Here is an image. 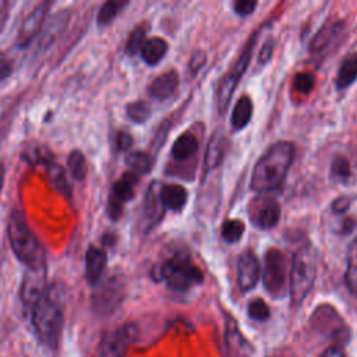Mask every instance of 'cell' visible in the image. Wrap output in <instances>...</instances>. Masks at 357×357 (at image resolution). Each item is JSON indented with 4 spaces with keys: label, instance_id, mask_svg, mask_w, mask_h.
Listing matches in <instances>:
<instances>
[{
    "label": "cell",
    "instance_id": "6da1fadb",
    "mask_svg": "<svg viewBox=\"0 0 357 357\" xmlns=\"http://www.w3.org/2000/svg\"><path fill=\"white\" fill-rule=\"evenodd\" d=\"M294 145L280 141L271 145L254 166L250 187L257 192H268L279 188L293 163Z\"/></svg>",
    "mask_w": 357,
    "mask_h": 357
},
{
    "label": "cell",
    "instance_id": "7a4b0ae2",
    "mask_svg": "<svg viewBox=\"0 0 357 357\" xmlns=\"http://www.w3.org/2000/svg\"><path fill=\"white\" fill-rule=\"evenodd\" d=\"M11 250L17 259L32 272H46V254L42 243L31 230L24 213L13 211L7 226Z\"/></svg>",
    "mask_w": 357,
    "mask_h": 357
},
{
    "label": "cell",
    "instance_id": "3957f363",
    "mask_svg": "<svg viewBox=\"0 0 357 357\" xmlns=\"http://www.w3.org/2000/svg\"><path fill=\"white\" fill-rule=\"evenodd\" d=\"M318 272V254L312 244L305 243L293 255L289 275V291L293 304H301L310 294Z\"/></svg>",
    "mask_w": 357,
    "mask_h": 357
},
{
    "label": "cell",
    "instance_id": "277c9868",
    "mask_svg": "<svg viewBox=\"0 0 357 357\" xmlns=\"http://www.w3.org/2000/svg\"><path fill=\"white\" fill-rule=\"evenodd\" d=\"M32 325L38 339L47 347L57 346L63 328V308L47 291L31 307Z\"/></svg>",
    "mask_w": 357,
    "mask_h": 357
},
{
    "label": "cell",
    "instance_id": "5b68a950",
    "mask_svg": "<svg viewBox=\"0 0 357 357\" xmlns=\"http://www.w3.org/2000/svg\"><path fill=\"white\" fill-rule=\"evenodd\" d=\"M160 278L166 284L177 291L188 290L194 284L204 280L202 271L187 255H174L169 258L160 268Z\"/></svg>",
    "mask_w": 357,
    "mask_h": 357
},
{
    "label": "cell",
    "instance_id": "8992f818",
    "mask_svg": "<svg viewBox=\"0 0 357 357\" xmlns=\"http://www.w3.org/2000/svg\"><path fill=\"white\" fill-rule=\"evenodd\" d=\"M257 39H258V32H254L252 36H250V39L244 45L241 53L236 59V61L231 66L230 71H227V74L222 78V81H220V84L218 86L216 103H218V110H219L220 114H223L226 112V109L229 107L231 96H233V93H234V91H236L241 77L244 75V73H245V70H247V67L250 64V60H251V56H252L255 43H257Z\"/></svg>",
    "mask_w": 357,
    "mask_h": 357
},
{
    "label": "cell",
    "instance_id": "52a82bcc",
    "mask_svg": "<svg viewBox=\"0 0 357 357\" xmlns=\"http://www.w3.org/2000/svg\"><path fill=\"white\" fill-rule=\"evenodd\" d=\"M262 283L266 291L276 298L283 297L289 289L286 258L283 252L278 248L268 250L264 257Z\"/></svg>",
    "mask_w": 357,
    "mask_h": 357
},
{
    "label": "cell",
    "instance_id": "ba28073f",
    "mask_svg": "<svg viewBox=\"0 0 357 357\" xmlns=\"http://www.w3.org/2000/svg\"><path fill=\"white\" fill-rule=\"evenodd\" d=\"M138 183V174L132 172H126L112 187L109 198V216L112 219L120 218L123 212V205L130 201L135 194V185Z\"/></svg>",
    "mask_w": 357,
    "mask_h": 357
},
{
    "label": "cell",
    "instance_id": "9c48e42d",
    "mask_svg": "<svg viewBox=\"0 0 357 357\" xmlns=\"http://www.w3.org/2000/svg\"><path fill=\"white\" fill-rule=\"evenodd\" d=\"M134 335L135 326L131 324H126L109 332L99 344V357H123Z\"/></svg>",
    "mask_w": 357,
    "mask_h": 357
},
{
    "label": "cell",
    "instance_id": "30bf717a",
    "mask_svg": "<svg viewBox=\"0 0 357 357\" xmlns=\"http://www.w3.org/2000/svg\"><path fill=\"white\" fill-rule=\"evenodd\" d=\"M49 7H50V3H40L24 18L15 39V45L20 49L29 46L33 38L40 32L45 24Z\"/></svg>",
    "mask_w": 357,
    "mask_h": 357
},
{
    "label": "cell",
    "instance_id": "8fae6325",
    "mask_svg": "<svg viewBox=\"0 0 357 357\" xmlns=\"http://www.w3.org/2000/svg\"><path fill=\"white\" fill-rule=\"evenodd\" d=\"M160 185L159 183H152L145 194L141 213V227L144 231L153 229L163 218L165 206L160 201Z\"/></svg>",
    "mask_w": 357,
    "mask_h": 357
},
{
    "label": "cell",
    "instance_id": "7c38bea8",
    "mask_svg": "<svg viewBox=\"0 0 357 357\" xmlns=\"http://www.w3.org/2000/svg\"><path fill=\"white\" fill-rule=\"evenodd\" d=\"M98 286L99 289L93 294V307L100 314H109L123 300V286L114 278Z\"/></svg>",
    "mask_w": 357,
    "mask_h": 357
},
{
    "label": "cell",
    "instance_id": "4fadbf2b",
    "mask_svg": "<svg viewBox=\"0 0 357 357\" xmlns=\"http://www.w3.org/2000/svg\"><path fill=\"white\" fill-rule=\"evenodd\" d=\"M261 276V265L257 255L251 251H245L240 255L237 264V282L243 291L254 289Z\"/></svg>",
    "mask_w": 357,
    "mask_h": 357
},
{
    "label": "cell",
    "instance_id": "5bb4252c",
    "mask_svg": "<svg viewBox=\"0 0 357 357\" xmlns=\"http://www.w3.org/2000/svg\"><path fill=\"white\" fill-rule=\"evenodd\" d=\"M107 265V255L105 250L89 245L85 252V276L89 284L98 286L102 280Z\"/></svg>",
    "mask_w": 357,
    "mask_h": 357
},
{
    "label": "cell",
    "instance_id": "9a60e30c",
    "mask_svg": "<svg viewBox=\"0 0 357 357\" xmlns=\"http://www.w3.org/2000/svg\"><path fill=\"white\" fill-rule=\"evenodd\" d=\"M45 278L46 272L28 271L25 275L21 286V298L28 308H31L47 291Z\"/></svg>",
    "mask_w": 357,
    "mask_h": 357
},
{
    "label": "cell",
    "instance_id": "2e32d148",
    "mask_svg": "<svg viewBox=\"0 0 357 357\" xmlns=\"http://www.w3.org/2000/svg\"><path fill=\"white\" fill-rule=\"evenodd\" d=\"M180 77L176 70H169L158 75L148 86L149 95L158 100H166L170 98L178 88Z\"/></svg>",
    "mask_w": 357,
    "mask_h": 357
},
{
    "label": "cell",
    "instance_id": "e0dca14e",
    "mask_svg": "<svg viewBox=\"0 0 357 357\" xmlns=\"http://www.w3.org/2000/svg\"><path fill=\"white\" fill-rule=\"evenodd\" d=\"M188 199L187 190L180 184H162L160 185V201L165 209L180 212Z\"/></svg>",
    "mask_w": 357,
    "mask_h": 357
},
{
    "label": "cell",
    "instance_id": "ac0fdd59",
    "mask_svg": "<svg viewBox=\"0 0 357 357\" xmlns=\"http://www.w3.org/2000/svg\"><path fill=\"white\" fill-rule=\"evenodd\" d=\"M342 28H343V24L340 21L328 22V24L322 25L310 42V52L319 53V52L325 50L332 43V40L340 35Z\"/></svg>",
    "mask_w": 357,
    "mask_h": 357
},
{
    "label": "cell",
    "instance_id": "d6986e66",
    "mask_svg": "<svg viewBox=\"0 0 357 357\" xmlns=\"http://www.w3.org/2000/svg\"><path fill=\"white\" fill-rule=\"evenodd\" d=\"M280 219V206L276 201L269 199L266 201L252 216L254 225L262 230L272 229L278 225Z\"/></svg>",
    "mask_w": 357,
    "mask_h": 357
},
{
    "label": "cell",
    "instance_id": "ffe728a7",
    "mask_svg": "<svg viewBox=\"0 0 357 357\" xmlns=\"http://www.w3.org/2000/svg\"><path fill=\"white\" fill-rule=\"evenodd\" d=\"M166 53H167V42L158 36L145 39V42L139 50L142 60L148 66H156L159 61H162V59L165 57Z\"/></svg>",
    "mask_w": 357,
    "mask_h": 357
},
{
    "label": "cell",
    "instance_id": "44dd1931",
    "mask_svg": "<svg viewBox=\"0 0 357 357\" xmlns=\"http://www.w3.org/2000/svg\"><path fill=\"white\" fill-rule=\"evenodd\" d=\"M225 145H226V138L222 132H215L208 145H206V151H205V169L213 170L215 167H218L223 159L225 155Z\"/></svg>",
    "mask_w": 357,
    "mask_h": 357
},
{
    "label": "cell",
    "instance_id": "7402d4cb",
    "mask_svg": "<svg viewBox=\"0 0 357 357\" xmlns=\"http://www.w3.org/2000/svg\"><path fill=\"white\" fill-rule=\"evenodd\" d=\"M357 79V53L347 54L337 70L336 86L337 89H346Z\"/></svg>",
    "mask_w": 357,
    "mask_h": 357
},
{
    "label": "cell",
    "instance_id": "603a6c76",
    "mask_svg": "<svg viewBox=\"0 0 357 357\" xmlns=\"http://www.w3.org/2000/svg\"><path fill=\"white\" fill-rule=\"evenodd\" d=\"M251 117H252V102L247 95H244L236 102L231 112L230 123L233 130H243L250 123Z\"/></svg>",
    "mask_w": 357,
    "mask_h": 357
},
{
    "label": "cell",
    "instance_id": "cb8c5ba5",
    "mask_svg": "<svg viewBox=\"0 0 357 357\" xmlns=\"http://www.w3.org/2000/svg\"><path fill=\"white\" fill-rule=\"evenodd\" d=\"M198 149V139L190 132L181 134L172 146V156L176 160H184L191 158Z\"/></svg>",
    "mask_w": 357,
    "mask_h": 357
},
{
    "label": "cell",
    "instance_id": "d4e9b609",
    "mask_svg": "<svg viewBox=\"0 0 357 357\" xmlns=\"http://www.w3.org/2000/svg\"><path fill=\"white\" fill-rule=\"evenodd\" d=\"M46 167H47V178L53 185V188L60 194L70 197L71 187H70V183L67 181V174L64 167H61L59 163H54V162H50L49 165H46Z\"/></svg>",
    "mask_w": 357,
    "mask_h": 357
},
{
    "label": "cell",
    "instance_id": "484cf974",
    "mask_svg": "<svg viewBox=\"0 0 357 357\" xmlns=\"http://www.w3.org/2000/svg\"><path fill=\"white\" fill-rule=\"evenodd\" d=\"M126 163L131 169L132 173L139 176V174H146L151 172V169L153 166V158L144 151H135V152H131L127 155Z\"/></svg>",
    "mask_w": 357,
    "mask_h": 357
},
{
    "label": "cell",
    "instance_id": "4316f807",
    "mask_svg": "<svg viewBox=\"0 0 357 357\" xmlns=\"http://www.w3.org/2000/svg\"><path fill=\"white\" fill-rule=\"evenodd\" d=\"M67 169L70 174L75 178L82 181L88 173V165L84 153L78 149H74L67 156Z\"/></svg>",
    "mask_w": 357,
    "mask_h": 357
},
{
    "label": "cell",
    "instance_id": "83f0119b",
    "mask_svg": "<svg viewBox=\"0 0 357 357\" xmlns=\"http://www.w3.org/2000/svg\"><path fill=\"white\" fill-rule=\"evenodd\" d=\"M127 6V1H106L102 4V7L99 8L96 21L99 26H106L109 25L116 17L117 14L121 11V8H124Z\"/></svg>",
    "mask_w": 357,
    "mask_h": 357
},
{
    "label": "cell",
    "instance_id": "f1b7e54d",
    "mask_svg": "<svg viewBox=\"0 0 357 357\" xmlns=\"http://www.w3.org/2000/svg\"><path fill=\"white\" fill-rule=\"evenodd\" d=\"M245 230V226L241 220L238 219H229L225 220L222 225V237L226 243L229 244H234L237 241H240V238L243 237V233Z\"/></svg>",
    "mask_w": 357,
    "mask_h": 357
},
{
    "label": "cell",
    "instance_id": "f546056e",
    "mask_svg": "<svg viewBox=\"0 0 357 357\" xmlns=\"http://www.w3.org/2000/svg\"><path fill=\"white\" fill-rule=\"evenodd\" d=\"M344 282L347 289L357 296V244H354L347 257V268L344 272Z\"/></svg>",
    "mask_w": 357,
    "mask_h": 357
},
{
    "label": "cell",
    "instance_id": "4dcf8cb0",
    "mask_svg": "<svg viewBox=\"0 0 357 357\" xmlns=\"http://www.w3.org/2000/svg\"><path fill=\"white\" fill-rule=\"evenodd\" d=\"M350 162L344 156H335L331 163V177L336 181L346 183L350 178Z\"/></svg>",
    "mask_w": 357,
    "mask_h": 357
},
{
    "label": "cell",
    "instance_id": "1f68e13d",
    "mask_svg": "<svg viewBox=\"0 0 357 357\" xmlns=\"http://www.w3.org/2000/svg\"><path fill=\"white\" fill-rule=\"evenodd\" d=\"M126 112H127L128 119L138 124L145 123L151 116V107L144 100H135V102L128 103L126 107Z\"/></svg>",
    "mask_w": 357,
    "mask_h": 357
},
{
    "label": "cell",
    "instance_id": "d6a6232c",
    "mask_svg": "<svg viewBox=\"0 0 357 357\" xmlns=\"http://www.w3.org/2000/svg\"><path fill=\"white\" fill-rule=\"evenodd\" d=\"M145 33H146V26L145 25H138L128 36L127 43H126V52L128 54H137L141 50V46L145 42Z\"/></svg>",
    "mask_w": 357,
    "mask_h": 357
},
{
    "label": "cell",
    "instance_id": "836d02e7",
    "mask_svg": "<svg viewBox=\"0 0 357 357\" xmlns=\"http://www.w3.org/2000/svg\"><path fill=\"white\" fill-rule=\"evenodd\" d=\"M24 158L32 163V165H49L52 160V155L49 153V151L46 148H40V146H31L24 152Z\"/></svg>",
    "mask_w": 357,
    "mask_h": 357
},
{
    "label": "cell",
    "instance_id": "e575fe53",
    "mask_svg": "<svg viewBox=\"0 0 357 357\" xmlns=\"http://www.w3.org/2000/svg\"><path fill=\"white\" fill-rule=\"evenodd\" d=\"M248 315L255 321H266L271 315V311L264 300L255 298L248 304Z\"/></svg>",
    "mask_w": 357,
    "mask_h": 357
},
{
    "label": "cell",
    "instance_id": "d590c367",
    "mask_svg": "<svg viewBox=\"0 0 357 357\" xmlns=\"http://www.w3.org/2000/svg\"><path fill=\"white\" fill-rule=\"evenodd\" d=\"M314 85H315V79H314V75L310 73L301 71V73H297L293 78V86L300 93L311 92Z\"/></svg>",
    "mask_w": 357,
    "mask_h": 357
},
{
    "label": "cell",
    "instance_id": "8d00e7d4",
    "mask_svg": "<svg viewBox=\"0 0 357 357\" xmlns=\"http://www.w3.org/2000/svg\"><path fill=\"white\" fill-rule=\"evenodd\" d=\"M206 63V54L202 50H198L192 54L188 63V77H194Z\"/></svg>",
    "mask_w": 357,
    "mask_h": 357
},
{
    "label": "cell",
    "instance_id": "74e56055",
    "mask_svg": "<svg viewBox=\"0 0 357 357\" xmlns=\"http://www.w3.org/2000/svg\"><path fill=\"white\" fill-rule=\"evenodd\" d=\"M255 7H257V1H252V0H238L233 4L236 14H238L240 17L250 15L255 10Z\"/></svg>",
    "mask_w": 357,
    "mask_h": 357
},
{
    "label": "cell",
    "instance_id": "f35d334b",
    "mask_svg": "<svg viewBox=\"0 0 357 357\" xmlns=\"http://www.w3.org/2000/svg\"><path fill=\"white\" fill-rule=\"evenodd\" d=\"M272 54H273V40H272V39H268V40L262 45V47H261V50H259V53H258V63H261V64L268 63V61L271 60Z\"/></svg>",
    "mask_w": 357,
    "mask_h": 357
},
{
    "label": "cell",
    "instance_id": "ab89813d",
    "mask_svg": "<svg viewBox=\"0 0 357 357\" xmlns=\"http://www.w3.org/2000/svg\"><path fill=\"white\" fill-rule=\"evenodd\" d=\"M116 145L119 151H128L132 145V137L126 131H120L116 137Z\"/></svg>",
    "mask_w": 357,
    "mask_h": 357
},
{
    "label": "cell",
    "instance_id": "60d3db41",
    "mask_svg": "<svg viewBox=\"0 0 357 357\" xmlns=\"http://www.w3.org/2000/svg\"><path fill=\"white\" fill-rule=\"evenodd\" d=\"M332 211L335 213H344L349 208H350V198L346 195L337 197L333 202H332Z\"/></svg>",
    "mask_w": 357,
    "mask_h": 357
},
{
    "label": "cell",
    "instance_id": "b9f144b4",
    "mask_svg": "<svg viewBox=\"0 0 357 357\" xmlns=\"http://www.w3.org/2000/svg\"><path fill=\"white\" fill-rule=\"evenodd\" d=\"M13 71V66L10 63V60L0 57V81H4Z\"/></svg>",
    "mask_w": 357,
    "mask_h": 357
},
{
    "label": "cell",
    "instance_id": "7bdbcfd3",
    "mask_svg": "<svg viewBox=\"0 0 357 357\" xmlns=\"http://www.w3.org/2000/svg\"><path fill=\"white\" fill-rule=\"evenodd\" d=\"M321 357H344V353H343L342 347H339V346H332V347H329L328 350H325Z\"/></svg>",
    "mask_w": 357,
    "mask_h": 357
},
{
    "label": "cell",
    "instance_id": "ee69618b",
    "mask_svg": "<svg viewBox=\"0 0 357 357\" xmlns=\"http://www.w3.org/2000/svg\"><path fill=\"white\" fill-rule=\"evenodd\" d=\"M4 177H6V169H4V165L0 163V195H1L3 185H4Z\"/></svg>",
    "mask_w": 357,
    "mask_h": 357
}]
</instances>
